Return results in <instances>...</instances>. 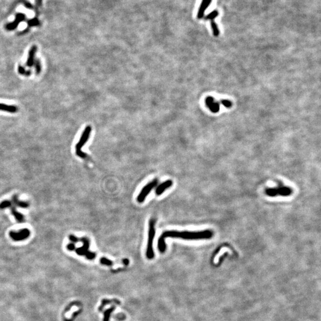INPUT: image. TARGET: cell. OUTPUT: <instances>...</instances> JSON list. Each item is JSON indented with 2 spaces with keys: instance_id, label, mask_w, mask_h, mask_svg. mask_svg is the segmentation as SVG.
Returning a JSON list of instances; mask_svg holds the SVG:
<instances>
[{
  "instance_id": "cell-1",
  "label": "cell",
  "mask_w": 321,
  "mask_h": 321,
  "mask_svg": "<svg viewBox=\"0 0 321 321\" xmlns=\"http://www.w3.org/2000/svg\"><path fill=\"white\" fill-rule=\"evenodd\" d=\"M214 232L211 230H206L201 232H177L166 231L164 232L158 241V248L160 253H164L166 250V238H179L184 240H204L210 239L213 237Z\"/></svg>"
},
{
  "instance_id": "cell-2",
  "label": "cell",
  "mask_w": 321,
  "mask_h": 321,
  "mask_svg": "<svg viewBox=\"0 0 321 321\" xmlns=\"http://www.w3.org/2000/svg\"><path fill=\"white\" fill-rule=\"evenodd\" d=\"M155 220L152 218L149 223V232L148 246L146 249V257L149 259H152L154 258V252L153 249V241L155 235Z\"/></svg>"
},
{
  "instance_id": "cell-3",
  "label": "cell",
  "mask_w": 321,
  "mask_h": 321,
  "mask_svg": "<svg viewBox=\"0 0 321 321\" xmlns=\"http://www.w3.org/2000/svg\"><path fill=\"white\" fill-rule=\"evenodd\" d=\"M92 132V127L90 125H88L84 130L83 133L81 136L79 142L77 143L76 146V154L81 158H86L88 157V155L86 153L81 151V148L84 146L86 143L88 142L89 139L90 135Z\"/></svg>"
},
{
  "instance_id": "cell-4",
  "label": "cell",
  "mask_w": 321,
  "mask_h": 321,
  "mask_svg": "<svg viewBox=\"0 0 321 321\" xmlns=\"http://www.w3.org/2000/svg\"><path fill=\"white\" fill-rule=\"evenodd\" d=\"M267 195L270 197H275L277 196H287L292 193V190L288 187H275L267 188L265 190Z\"/></svg>"
},
{
  "instance_id": "cell-5",
  "label": "cell",
  "mask_w": 321,
  "mask_h": 321,
  "mask_svg": "<svg viewBox=\"0 0 321 321\" xmlns=\"http://www.w3.org/2000/svg\"><path fill=\"white\" fill-rule=\"evenodd\" d=\"M158 183V180L154 179L153 180H152L150 183H148L145 187H143L137 197V200L138 201V202H139V203L143 202L144 200L146 199L147 196L151 192L152 190L154 187L157 186Z\"/></svg>"
},
{
  "instance_id": "cell-6",
  "label": "cell",
  "mask_w": 321,
  "mask_h": 321,
  "mask_svg": "<svg viewBox=\"0 0 321 321\" xmlns=\"http://www.w3.org/2000/svg\"><path fill=\"white\" fill-rule=\"evenodd\" d=\"M30 234V232L27 229H23L18 232H10V237L14 240L20 241L24 240L27 238Z\"/></svg>"
},
{
  "instance_id": "cell-7",
  "label": "cell",
  "mask_w": 321,
  "mask_h": 321,
  "mask_svg": "<svg viewBox=\"0 0 321 321\" xmlns=\"http://www.w3.org/2000/svg\"><path fill=\"white\" fill-rule=\"evenodd\" d=\"M25 15L24 14L18 13V14H17L16 18H15V20H14L13 22L10 23H8L7 25H6V29L7 30H13L16 29L18 27V25H19V23L22 21L25 20Z\"/></svg>"
},
{
  "instance_id": "cell-8",
  "label": "cell",
  "mask_w": 321,
  "mask_h": 321,
  "mask_svg": "<svg viewBox=\"0 0 321 321\" xmlns=\"http://www.w3.org/2000/svg\"><path fill=\"white\" fill-rule=\"evenodd\" d=\"M212 0H202L201 4L200 5L199 9L197 14V18L198 19H201L204 18L205 11L210 6Z\"/></svg>"
},
{
  "instance_id": "cell-9",
  "label": "cell",
  "mask_w": 321,
  "mask_h": 321,
  "mask_svg": "<svg viewBox=\"0 0 321 321\" xmlns=\"http://www.w3.org/2000/svg\"><path fill=\"white\" fill-rule=\"evenodd\" d=\"M80 241L83 242V246L80 248H78L76 250V253L79 255L86 256L89 252V251L88 250L89 248V240L86 238H82L80 239Z\"/></svg>"
},
{
  "instance_id": "cell-10",
  "label": "cell",
  "mask_w": 321,
  "mask_h": 321,
  "mask_svg": "<svg viewBox=\"0 0 321 321\" xmlns=\"http://www.w3.org/2000/svg\"><path fill=\"white\" fill-rule=\"evenodd\" d=\"M37 51V46L36 45H34L31 47L29 52V56L27 60L26 65L29 67H31L34 66V62H35V54Z\"/></svg>"
},
{
  "instance_id": "cell-11",
  "label": "cell",
  "mask_w": 321,
  "mask_h": 321,
  "mask_svg": "<svg viewBox=\"0 0 321 321\" xmlns=\"http://www.w3.org/2000/svg\"><path fill=\"white\" fill-rule=\"evenodd\" d=\"M172 185V181L171 180H167L165 182H163L160 184L155 190V193L157 195L160 196L162 195L164 191H165L167 188H168Z\"/></svg>"
},
{
  "instance_id": "cell-12",
  "label": "cell",
  "mask_w": 321,
  "mask_h": 321,
  "mask_svg": "<svg viewBox=\"0 0 321 321\" xmlns=\"http://www.w3.org/2000/svg\"><path fill=\"white\" fill-rule=\"evenodd\" d=\"M0 110L10 113H16L18 111V108L15 105H9L4 104H0Z\"/></svg>"
},
{
  "instance_id": "cell-13",
  "label": "cell",
  "mask_w": 321,
  "mask_h": 321,
  "mask_svg": "<svg viewBox=\"0 0 321 321\" xmlns=\"http://www.w3.org/2000/svg\"><path fill=\"white\" fill-rule=\"evenodd\" d=\"M210 23H211V26L212 28V33H213L214 36H215V37L218 36L220 35V30L218 27V25L216 24V23L215 22L214 20H211Z\"/></svg>"
},
{
  "instance_id": "cell-14",
  "label": "cell",
  "mask_w": 321,
  "mask_h": 321,
  "mask_svg": "<svg viewBox=\"0 0 321 321\" xmlns=\"http://www.w3.org/2000/svg\"><path fill=\"white\" fill-rule=\"evenodd\" d=\"M114 303L115 304H120V302L116 300V299H113V300H107V299H104L102 301V304L101 305L100 307L99 308V311H101L103 307L107 305V304H111V303Z\"/></svg>"
},
{
  "instance_id": "cell-15",
  "label": "cell",
  "mask_w": 321,
  "mask_h": 321,
  "mask_svg": "<svg viewBox=\"0 0 321 321\" xmlns=\"http://www.w3.org/2000/svg\"><path fill=\"white\" fill-rule=\"evenodd\" d=\"M219 15V12L218 10H214L213 11L209 13L208 15H206L204 18L206 20H213L215 18H217Z\"/></svg>"
},
{
  "instance_id": "cell-16",
  "label": "cell",
  "mask_w": 321,
  "mask_h": 321,
  "mask_svg": "<svg viewBox=\"0 0 321 321\" xmlns=\"http://www.w3.org/2000/svg\"><path fill=\"white\" fill-rule=\"evenodd\" d=\"M115 308H116V306H113L111 308H109V309H107V311L104 313V321H109L110 315H111V312H113L115 309Z\"/></svg>"
},
{
  "instance_id": "cell-17",
  "label": "cell",
  "mask_w": 321,
  "mask_h": 321,
  "mask_svg": "<svg viewBox=\"0 0 321 321\" xmlns=\"http://www.w3.org/2000/svg\"><path fill=\"white\" fill-rule=\"evenodd\" d=\"M18 73L22 74V75H24V76H29L31 74V71L28 70L27 71L25 70V69L22 66V65H18Z\"/></svg>"
},
{
  "instance_id": "cell-18",
  "label": "cell",
  "mask_w": 321,
  "mask_h": 321,
  "mask_svg": "<svg viewBox=\"0 0 321 321\" xmlns=\"http://www.w3.org/2000/svg\"><path fill=\"white\" fill-rule=\"evenodd\" d=\"M13 201L14 202V204H16V205L20 206V207H22V208H27L29 206V204L26 203V202H20V201H18V198L16 197V196H14L13 198Z\"/></svg>"
},
{
  "instance_id": "cell-19",
  "label": "cell",
  "mask_w": 321,
  "mask_h": 321,
  "mask_svg": "<svg viewBox=\"0 0 321 321\" xmlns=\"http://www.w3.org/2000/svg\"><path fill=\"white\" fill-rule=\"evenodd\" d=\"M34 65H35L36 74H39L41 72V69H42L41 63L40 62V60L39 59H36V60H35Z\"/></svg>"
},
{
  "instance_id": "cell-20",
  "label": "cell",
  "mask_w": 321,
  "mask_h": 321,
  "mask_svg": "<svg viewBox=\"0 0 321 321\" xmlns=\"http://www.w3.org/2000/svg\"><path fill=\"white\" fill-rule=\"evenodd\" d=\"M12 213L14 215L16 218L18 220L19 222H23V216L22 215L17 212L14 208H12Z\"/></svg>"
},
{
  "instance_id": "cell-21",
  "label": "cell",
  "mask_w": 321,
  "mask_h": 321,
  "mask_svg": "<svg viewBox=\"0 0 321 321\" xmlns=\"http://www.w3.org/2000/svg\"><path fill=\"white\" fill-rule=\"evenodd\" d=\"M100 262L102 264V265H106V266H108V267H110V266H112L113 265V262L112 260L108 259L105 258H102L100 259Z\"/></svg>"
},
{
  "instance_id": "cell-22",
  "label": "cell",
  "mask_w": 321,
  "mask_h": 321,
  "mask_svg": "<svg viewBox=\"0 0 321 321\" xmlns=\"http://www.w3.org/2000/svg\"><path fill=\"white\" fill-rule=\"evenodd\" d=\"M28 25L30 26H37L39 25V21L38 20L37 18H34L32 20H30L28 22Z\"/></svg>"
},
{
  "instance_id": "cell-23",
  "label": "cell",
  "mask_w": 321,
  "mask_h": 321,
  "mask_svg": "<svg viewBox=\"0 0 321 321\" xmlns=\"http://www.w3.org/2000/svg\"><path fill=\"white\" fill-rule=\"evenodd\" d=\"M11 206V203L9 201H4L0 204V209H4Z\"/></svg>"
},
{
  "instance_id": "cell-24",
  "label": "cell",
  "mask_w": 321,
  "mask_h": 321,
  "mask_svg": "<svg viewBox=\"0 0 321 321\" xmlns=\"http://www.w3.org/2000/svg\"><path fill=\"white\" fill-rule=\"evenodd\" d=\"M86 256L87 258L89 259L90 260H92V259H93L95 258L96 255H95V253H93V252H89V253H88Z\"/></svg>"
},
{
  "instance_id": "cell-25",
  "label": "cell",
  "mask_w": 321,
  "mask_h": 321,
  "mask_svg": "<svg viewBox=\"0 0 321 321\" xmlns=\"http://www.w3.org/2000/svg\"><path fill=\"white\" fill-rule=\"evenodd\" d=\"M221 103L226 107H230V106H232V103L230 101H227V100H223L221 101Z\"/></svg>"
},
{
  "instance_id": "cell-26",
  "label": "cell",
  "mask_w": 321,
  "mask_h": 321,
  "mask_svg": "<svg viewBox=\"0 0 321 321\" xmlns=\"http://www.w3.org/2000/svg\"><path fill=\"white\" fill-rule=\"evenodd\" d=\"M35 5L36 8L39 9L40 7H41L42 0H35Z\"/></svg>"
},
{
  "instance_id": "cell-27",
  "label": "cell",
  "mask_w": 321,
  "mask_h": 321,
  "mask_svg": "<svg viewBox=\"0 0 321 321\" xmlns=\"http://www.w3.org/2000/svg\"><path fill=\"white\" fill-rule=\"evenodd\" d=\"M69 239H70V240L72 242H74V243H76V242H77V241H79V239H78L76 237H75V236H73V235H70V236H69Z\"/></svg>"
},
{
  "instance_id": "cell-28",
  "label": "cell",
  "mask_w": 321,
  "mask_h": 321,
  "mask_svg": "<svg viewBox=\"0 0 321 321\" xmlns=\"http://www.w3.org/2000/svg\"><path fill=\"white\" fill-rule=\"evenodd\" d=\"M67 249L70 250H73L75 249V246H74V244H69L67 245Z\"/></svg>"
},
{
  "instance_id": "cell-29",
  "label": "cell",
  "mask_w": 321,
  "mask_h": 321,
  "mask_svg": "<svg viewBox=\"0 0 321 321\" xmlns=\"http://www.w3.org/2000/svg\"><path fill=\"white\" fill-rule=\"evenodd\" d=\"M123 264H124L125 265H128V264H129V260L128 259H124L123 260Z\"/></svg>"
}]
</instances>
